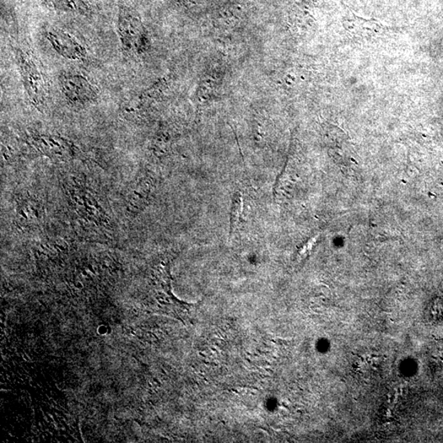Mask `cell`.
<instances>
[{
    "label": "cell",
    "mask_w": 443,
    "mask_h": 443,
    "mask_svg": "<svg viewBox=\"0 0 443 443\" xmlns=\"http://www.w3.org/2000/svg\"><path fill=\"white\" fill-rule=\"evenodd\" d=\"M58 84L64 98L73 105L84 106L98 98L95 86L83 75L63 73L58 77Z\"/></svg>",
    "instance_id": "3"
},
{
    "label": "cell",
    "mask_w": 443,
    "mask_h": 443,
    "mask_svg": "<svg viewBox=\"0 0 443 443\" xmlns=\"http://www.w3.org/2000/svg\"><path fill=\"white\" fill-rule=\"evenodd\" d=\"M45 36L58 55L70 61H83L88 57L86 48L68 32L56 28H48Z\"/></svg>",
    "instance_id": "4"
},
{
    "label": "cell",
    "mask_w": 443,
    "mask_h": 443,
    "mask_svg": "<svg viewBox=\"0 0 443 443\" xmlns=\"http://www.w3.org/2000/svg\"><path fill=\"white\" fill-rule=\"evenodd\" d=\"M243 210V198L240 192H236L232 199L231 218H230V236L235 232Z\"/></svg>",
    "instance_id": "7"
},
{
    "label": "cell",
    "mask_w": 443,
    "mask_h": 443,
    "mask_svg": "<svg viewBox=\"0 0 443 443\" xmlns=\"http://www.w3.org/2000/svg\"><path fill=\"white\" fill-rule=\"evenodd\" d=\"M31 144L41 153L53 159L68 160L75 154L73 145L67 139L55 135H36Z\"/></svg>",
    "instance_id": "5"
},
{
    "label": "cell",
    "mask_w": 443,
    "mask_h": 443,
    "mask_svg": "<svg viewBox=\"0 0 443 443\" xmlns=\"http://www.w3.org/2000/svg\"><path fill=\"white\" fill-rule=\"evenodd\" d=\"M177 1L186 7H192L197 4L198 0H177Z\"/></svg>",
    "instance_id": "9"
},
{
    "label": "cell",
    "mask_w": 443,
    "mask_h": 443,
    "mask_svg": "<svg viewBox=\"0 0 443 443\" xmlns=\"http://www.w3.org/2000/svg\"><path fill=\"white\" fill-rule=\"evenodd\" d=\"M20 209L19 214L21 218L25 219L26 223H33V222L39 219V214H38L35 202L28 201L24 202Z\"/></svg>",
    "instance_id": "8"
},
{
    "label": "cell",
    "mask_w": 443,
    "mask_h": 443,
    "mask_svg": "<svg viewBox=\"0 0 443 443\" xmlns=\"http://www.w3.org/2000/svg\"><path fill=\"white\" fill-rule=\"evenodd\" d=\"M117 26L122 50L126 56H140L147 51V32L137 11L127 5L120 4Z\"/></svg>",
    "instance_id": "1"
},
{
    "label": "cell",
    "mask_w": 443,
    "mask_h": 443,
    "mask_svg": "<svg viewBox=\"0 0 443 443\" xmlns=\"http://www.w3.org/2000/svg\"><path fill=\"white\" fill-rule=\"evenodd\" d=\"M51 6L61 12L89 15L91 12L90 0H48Z\"/></svg>",
    "instance_id": "6"
},
{
    "label": "cell",
    "mask_w": 443,
    "mask_h": 443,
    "mask_svg": "<svg viewBox=\"0 0 443 443\" xmlns=\"http://www.w3.org/2000/svg\"><path fill=\"white\" fill-rule=\"evenodd\" d=\"M14 56L30 101L36 107L42 108L47 100L48 88L40 63L24 48H15Z\"/></svg>",
    "instance_id": "2"
}]
</instances>
